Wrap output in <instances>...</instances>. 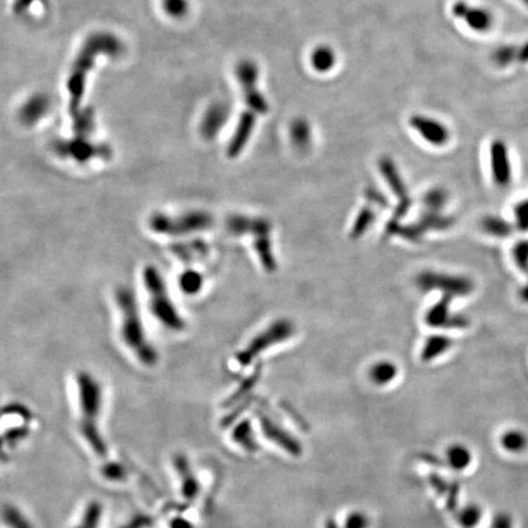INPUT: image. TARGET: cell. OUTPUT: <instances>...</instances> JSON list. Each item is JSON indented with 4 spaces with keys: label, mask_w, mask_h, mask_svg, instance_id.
<instances>
[{
    "label": "cell",
    "mask_w": 528,
    "mask_h": 528,
    "mask_svg": "<svg viewBox=\"0 0 528 528\" xmlns=\"http://www.w3.org/2000/svg\"><path fill=\"white\" fill-rule=\"evenodd\" d=\"M208 242L201 239H192L187 241L176 242L170 247L172 255L185 263H196L206 260L209 255Z\"/></svg>",
    "instance_id": "cell-17"
},
{
    "label": "cell",
    "mask_w": 528,
    "mask_h": 528,
    "mask_svg": "<svg viewBox=\"0 0 528 528\" xmlns=\"http://www.w3.org/2000/svg\"><path fill=\"white\" fill-rule=\"evenodd\" d=\"M484 517V509L476 501L460 506L455 514V522L460 528H477Z\"/></svg>",
    "instance_id": "cell-24"
},
{
    "label": "cell",
    "mask_w": 528,
    "mask_h": 528,
    "mask_svg": "<svg viewBox=\"0 0 528 528\" xmlns=\"http://www.w3.org/2000/svg\"><path fill=\"white\" fill-rule=\"evenodd\" d=\"M172 528H192L189 522H185L180 519H175L172 521Z\"/></svg>",
    "instance_id": "cell-42"
},
{
    "label": "cell",
    "mask_w": 528,
    "mask_h": 528,
    "mask_svg": "<svg viewBox=\"0 0 528 528\" xmlns=\"http://www.w3.org/2000/svg\"><path fill=\"white\" fill-rule=\"evenodd\" d=\"M451 13L455 18L463 20L468 27L474 32H488L494 25V16L489 10L468 5L463 0L454 3Z\"/></svg>",
    "instance_id": "cell-10"
},
{
    "label": "cell",
    "mask_w": 528,
    "mask_h": 528,
    "mask_svg": "<svg viewBox=\"0 0 528 528\" xmlns=\"http://www.w3.org/2000/svg\"><path fill=\"white\" fill-rule=\"evenodd\" d=\"M256 124H257V114L255 111L249 109L242 113L237 122V129L227 144V157L235 159L244 152V149H246V146L251 139V136L255 131Z\"/></svg>",
    "instance_id": "cell-14"
},
{
    "label": "cell",
    "mask_w": 528,
    "mask_h": 528,
    "mask_svg": "<svg viewBox=\"0 0 528 528\" xmlns=\"http://www.w3.org/2000/svg\"><path fill=\"white\" fill-rule=\"evenodd\" d=\"M4 520L11 528H32L31 524H28L27 520L25 519L23 515L20 514L19 511L13 506L5 508Z\"/></svg>",
    "instance_id": "cell-36"
},
{
    "label": "cell",
    "mask_w": 528,
    "mask_h": 528,
    "mask_svg": "<svg viewBox=\"0 0 528 528\" xmlns=\"http://www.w3.org/2000/svg\"><path fill=\"white\" fill-rule=\"evenodd\" d=\"M214 218L203 209H191L180 213L156 212L149 218V227L159 237H192L213 227Z\"/></svg>",
    "instance_id": "cell-5"
},
{
    "label": "cell",
    "mask_w": 528,
    "mask_h": 528,
    "mask_svg": "<svg viewBox=\"0 0 528 528\" xmlns=\"http://www.w3.org/2000/svg\"><path fill=\"white\" fill-rule=\"evenodd\" d=\"M482 227L488 234L494 237H506L510 232V227L504 220L494 217H488L482 222Z\"/></svg>",
    "instance_id": "cell-35"
},
{
    "label": "cell",
    "mask_w": 528,
    "mask_h": 528,
    "mask_svg": "<svg viewBox=\"0 0 528 528\" xmlns=\"http://www.w3.org/2000/svg\"><path fill=\"white\" fill-rule=\"evenodd\" d=\"M177 465H179V470L181 471V481H182V493L185 498H187L189 501L194 499L197 496V491H199V486H197V482H196L195 478L191 473L190 467L187 463L184 461V459H177Z\"/></svg>",
    "instance_id": "cell-31"
},
{
    "label": "cell",
    "mask_w": 528,
    "mask_h": 528,
    "mask_svg": "<svg viewBox=\"0 0 528 528\" xmlns=\"http://www.w3.org/2000/svg\"><path fill=\"white\" fill-rule=\"evenodd\" d=\"M344 528H371L372 519L365 510L352 509L345 515L343 520Z\"/></svg>",
    "instance_id": "cell-33"
},
{
    "label": "cell",
    "mask_w": 528,
    "mask_h": 528,
    "mask_svg": "<svg viewBox=\"0 0 528 528\" xmlns=\"http://www.w3.org/2000/svg\"><path fill=\"white\" fill-rule=\"evenodd\" d=\"M398 368L393 361H377L368 370V379L375 386H388L398 378Z\"/></svg>",
    "instance_id": "cell-21"
},
{
    "label": "cell",
    "mask_w": 528,
    "mask_h": 528,
    "mask_svg": "<svg viewBox=\"0 0 528 528\" xmlns=\"http://www.w3.org/2000/svg\"><path fill=\"white\" fill-rule=\"evenodd\" d=\"M489 528H515L514 519L509 513L499 511L491 517Z\"/></svg>",
    "instance_id": "cell-37"
},
{
    "label": "cell",
    "mask_w": 528,
    "mask_h": 528,
    "mask_svg": "<svg viewBox=\"0 0 528 528\" xmlns=\"http://www.w3.org/2000/svg\"><path fill=\"white\" fill-rule=\"evenodd\" d=\"M499 445L508 454H524L528 449V434L524 429L509 428L499 436Z\"/></svg>",
    "instance_id": "cell-22"
},
{
    "label": "cell",
    "mask_w": 528,
    "mask_h": 528,
    "mask_svg": "<svg viewBox=\"0 0 528 528\" xmlns=\"http://www.w3.org/2000/svg\"><path fill=\"white\" fill-rule=\"evenodd\" d=\"M520 1H521V3H524V4L526 5V6H527L528 8V0H520Z\"/></svg>",
    "instance_id": "cell-43"
},
{
    "label": "cell",
    "mask_w": 528,
    "mask_h": 528,
    "mask_svg": "<svg viewBox=\"0 0 528 528\" xmlns=\"http://www.w3.org/2000/svg\"><path fill=\"white\" fill-rule=\"evenodd\" d=\"M290 139L292 144L300 151H306L312 144V130L310 122L305 118H297L290 125Z\"/></svg>",
    "instance_id": "cell-25"
},
{
    "label": "cell",
    "mask_w": 528,
    "mask_h": 528,
    "mask_svg": "<svg viewBox=\"0 0 528 528\" xmlns=\"http://www.w3.org/2000/svg\"><path fill=\"white\" fill-rule=\"evenodd\" d=\"M378 169L398 201L410 199L406 184L398 172V165L395 164L393 158H390L389 156L380 157L378 161Z\"/></svg>",
    "instance_id": "cell-16"
},
{
    "label": "cell",
    "mask_w": 528,
    "mask_h": 528,
    "mask_svg": "<svg viewBox=\"0 0 528 528\" xmlns=\"http://www.w3.org/2000/svg\"><path fill=\"white\" fill-rule=\"evenodd\" d=\"M491 169L496 185L506 187L513 177L508 146L503 139H496L491 144Z\"/></svg>",
    "instance_id": "cell-13"
},
{
    "label": "cell",
    "mask_w": 528,
    "mask_h": 528,
    "mask_svg": "<svg viewBox=\"0 0 528 528\" xmlns=\"http://www.w3.org/2000/svg\"><path fill=\"white\" fill-rule=\"evenodd\" d=\"M75 137L88 139L94 131V116L91 109L81 111L74 115Z\"/></svg>",
    "instance_id": "cell-28"
},
{
    "label": "cell",
    "mask_w": 528,
    "mask_h": 528,
    "mask_svg": "<svg viewBox=\"0 0 528 528\" xmlns=\"http://www.w3.org/2000/svg\"><path fill=\"white\" fill-rule=\"evenodd\" d=\"M76 385L79 393L80 431L91 449L99 455L107 454L106 444L98 432V418L102 408V386L91 373L80 372L76 375Z\"/></svg>",
    "instance_id": "cell-3"
},
{
    "label": "cell",
    "mask_w": 528,
    "mask_h": 528,
    "mask_svg": "<svg viewBox=\"0 0 528 528\" xmlns=\"http://www.w3.org/2000/svg\"><path fill=\"white\" fill-rule=\"evenodd\" d=\"M337 63L335 51L329 46H315L310 53V65L320 74L329 73Z\"/></svg>",
    "instance_id": "cell-26"
},
{
    "label": "cell",
    "mask_w": 528,
    "mask_h": 528,
    "mask_svg": "<svg viewBox=\"0 0 528 528\" xmlns=\"http://www.w3.org/2000/svg\"><path fill=\"white\" fill-rule=\"evenodd\" d=\"M49 111V99L43 94L30 98L20 111V119L25 125H34Z\"/></svg>",
    "instance_id": "cell-20"
},
{
    "label": "cell",
    "mask_w": 528,
    "mask_h": 528,
    "mask_svg": "<svg viewBox=\"0 0 528 528\" xmlns=\"http://www.w3.org/2000/svg\"><path fill=\"white\" fill-rule=\"evenodd\" d=\"M56 153L61 158L73 159L75 162L86 163L96 158L111 157V149L107 144H93L88 139L75 137L73 139H58L53 144Z\"/></svg>",
    "instance_id": "cell-9"
},
{
    "label": "cell",
    "mask_w": 528,
    "mask_h": 528,
    "mask_svg": "<svg viewBox=\"0 0 528 528\" xmlns=\"http://www.w3.org/2000/svg\"><path fill=\"white\" fill-rule=\"evenodd\" d=\"M445 461L448 463L450 470L455 472H465L471 467L473 463V451L468 445L465 443H451L445 449Z\"/></svg>",
    "instance_id": "cell-18"
},
{
    "label": "cell",
    "mask_w": 528,
    "mask_h": 528,
    "mask_svg": "<svg viewBox=\"0 0 528 528\" xmlns=\"http://www.w3.org/2000/svg\"><path fill=\"white\" fill-rule=\"evenodd\" d=\"M124 51L122 43L114 34L107 32L94 33L87 38L81 48L79 56L73 66V71L68 80L69 92V111L74 116L81 111V102L86 87V76L92 69L98 56H118Z\"/></svg>",
    "instance_id": "cell-2"
},
{
    "label": "cell",
    "mask_w": 528,
    "mask_h": 528,
    "mask_svg": "<svg viewBox=\"0 0 528 528\" xmlns=\"http://www.w3.org/2000/svg\"><path fill=\"white\" fill-rule=\"evenodd\" d=\"M454 300V297L449 296V295H443L440 297L439 301L434 303L433 306L427 310L426 317V325L432 328H441V329H448V325H449L450 320L453 317V312H451V302Z\"/></svg>",
    "instance_id": "cell-19"
},
{
    "label": "cell",
    "mask_w": 528,
    "mask_h": 528,
    "mask_svg": "<svg viewBox=\"0 0 528 528\" xmlns=\"http://www.w3.org/2000/svg\"><path fill=\"white\" fill-rule=\"evenodd\" d=\"M453 344H454V340L443 334L431 335L425 341L420 357L423 362L434 361L438 357L443 356L445 352L449 351Z\"/></svg>",
    "instance_id": "cell-23"
},
{
    "label": "cell",
    "mask_w": 528,
    "mask_h": 528,
    "mask_svg": "<svg viewBox=\"0 0 528 528\" xmlns=\"http://www.w3.org/2000/svg\"><path fill=\"white\" fill-rule=\"evenodd\" d=\"M375 220V213L373 210V206L367 204L365 207H362L360 212L357 213L356 219H355L351 232H350V237L352 240H358L360 237H363L365 232L371 227Z\"/></svg>",
    "instance_id": "cell-27"
},
{
    "label": "cell",
    "mask_w": 528,
    "mask_h": 528,
    "mask_svg": "<svg viewBox=\"0 0 528 528\" xmlns=\"http://www.w3.org/2000/svg\"><path fill=\"white\" fill-rule=\"evenodd\" d=\"M141 278L147 295L149 312L154 320L170 332H182L185 329V320L172 300L159 269L153 264L144 265Z\"/></svg>",
    "instance_id": "cell-4"
},
{
    "label": "cell",
    "mask_w": 528,
    "mask_h": 528,
    "mask_svg": "<svg viewBox=\"0 0 528 528\" xmlns=\"http://www.w3.org/2000/svg\"><path fill=\"white\" fill-rule=\"evenodd\" d=\"M114 302L119 312L121 341L141 365L156 366L159 358L158 351L149 340L134 290L129 287H118L114 294Z\"/></svg>",
    "instance_id": "cell-1"
},
{
    "label": "cell",
    "mask_w": 528,
    "mask_h": 528,
    "mask_svg": "<svg viewBox=\"0 0 528 528\" xmlns=\"http://www.w3.org/2000/svg\"><path fill=\"white\" fill-rule=\"evenodd\" d=\"M237 79L241 84L242 93L249 109L255 111L256 114H267L269 111V103L257 87L260 70L255 61H244L237 65Z\"/></svg>",
    "instance_id": "cell-8"
},
{
    "label": "cell",
    "mask_w": 528,
    "mask_h": 528,
    "mask_svg": "<svg viewBox=\"0 0 528 528\" xmlns=\"http://www.w3.org/2000/svg\"><path fill=\"white\" fill-rule=\"evenodd\" d=\"M448 199H449L448 192L444 189L436 187V189L427 191L426 195L423 197V204L426 207V210L440 212L441 209L444 208L445 204L448 202Z\"/></svg>",
    "instance_id": "cell-32"
},
{
    "label": "cell",
    "mask_w": 528,
    "mask_h": 528,
    "mask_svg": "<svg viewBox=\"0 0 528 528\" xmlns=\"http://www.w3.org/2000/svg\"><path fill=\"white\" fill-rule=\"evenodd\" d=\"M416 284L423 292L438 290L443 295H449L454 298L468 296L474 290V283L467 277L433 270H425L418 274Z\"/></svg>",
    "instance_id": "cell-7"
},
{
    "label": "cell",
    "mask_w": 528,
    "mask_h": 528,
    "mask_svg": "<svg viewBox=\"0 0 528 528\" xmlns=\"http://www.w3.org/2000/svg\"><path fill=\"white\" fill-rule=\"evenodd\" d=\"M99 506L91 505L89 510H87L86 516H84V521L81 528H94L97 524V520L99 517Z\"/></svg>",
    "instance_id": "cell-39"
},
{
    "label": "cell",
    "mask_w": 528,
    "mask_h": 528,
    "mask_svg": "<svg viewBox=\"0 0 528 528\" xmlns=\"http://www.w3.org/2000/svg\"><path fill=\"white\" fill-rule=\"evenodd\" d=\"M227 232L234 237H260L272 234V222L263 217H251L246 214H232L225 222Z\"/></svg>",
    "instance_id": "cell-12"
},
{
    "label": "cell",
    "mask_w": 528,
    "mask_h": 528,
    "mask_svg": "<svg viewBox=\"0 0 528 528\" xmlns=\"http://www.w3.org/2000/svg\"><path fill=\"white\" fill-rule=\"evenodd\" d=\"M295 334V325L287 318L274 320L273 323L251 339L245 348L237 352L235 360L239 366H249L264 351L284 343Z\"/></svg>",
    "instance_id": "cell-6"
},
{
    "label": "cell",
    "mask_w": 528,
    "mask_h": 528,
    "mask_svg": "<svg viewBox=\"0 0 528 528\" xmlns=\"http://www.w3.org/2000/svg\"><path fill=\"white\" fill-rule=\"evenodd\" d=\"M410 126L432 146L443 147L450 141L449 129L429 116L415 114L410 118Z\"/></svg>",
    "instance_id": "cell-11"
},
{
    "label": "cell",
    "mask_w": 528,
    "mask_h": 528,
    "mask_svg": "<svg viewBox=\"0 0 528 528\" xmlns=\"http://www.w3.org/2000/svg\"><path fill=\"white\" fill-rule=\"evenodd\" d=\"M163 10L172 18H184L189 11L187 0H163Z\"/></svg>",
    "instance_id": "cell-34"
},
{
    "label": "cell",
    "mask_w": 528,
    "mask_h": 528,
    "mask_svg": "<svg viewBox=\"0 0 528 528\" xmlns=\"http://www.w3.org/2000/svg\"><path fill=\"white\" fill-rule=\"evenodd\" d=\"M204 278L202 274L194 269H189L181 274L179 285L185 295H196L203 287Z\"/></svg>",
    "instance_id": "cell-29"
},
{
    "label": "cell",
    "mask_w": 528,
    "mask_h": 528,
    "mask_svg": "<svg viewBox=\"0 0 528 528\" xmlns=\"http://www.w3.org/2000/svg\"><path fill=\"white\" fill-rule=\"evenodd\" d=\"M366 199L370 203L378 204L380 207H386L388 206V201L385 199L384 195H382L379 191L375 189V187H370L366 190Z\"/></svg>",
    "instance_id": "cell-38"
},
{
    "label": "cell",
    "mask_w": 528,
    "mask_h": 528,
    "mask_svg": "<svg viewBox=\"0 0 528 528\" xmlns=\"http://www.w3.org/2000/svg\"><path fill=\"white\" fill-rule=\"evenodd\" d=\"M517 64H521V65L528 64V41L520 44L517 48Z\"/></svg>",
    "instance_id": "cell-40"
},
{
    "label": "cell",
    "mask_w": 528,
    "mask_h": 528,
    "mask_svg": "<svg viewBox=\"0 0 528 528\" xmlns=\"http://www.w3.org/2000/svg\"><path fill=\"white\" fill-rule=\"evenodd\" d=\"M229 118V108L224 103H215L204 113L201 121V134L204 139L212 141L217 139L219 132L227 124Z\"/></svg>",
    "instance_id": "cell-15"
},
{
    "label": "cell",
    "mask_w": 528,
    "mask_h": 528,
    "mask_svg": "<svg viewBox=\"0 0 528 528\" xmlns=\"http://www.w3.org/2000/svg\"><path fill=\"white\" fill-rule=\"evenodd\" d=\"M33 0H16V11H25L30 5L32 4Z\"/></svg>",
    "instance_id": "cell-41"
},
{
    "label": "cell",
    "mask_w": 528,
    "mask_h": 528,
    "mask_svg": "<svg viewBox=\"0 0 528 528\" xmlns=\"http://www.w3.org/2000/svg\"><path fill=\"white\" fill-rule=\"evenodd\" d=\"M517 48H519V46H516V44H506V46H499L493 53L491 61L498 68H501V69L513 65V64H517Z\"/></svg>",
    "instance_id": "cell-30"
}]
</instances>
